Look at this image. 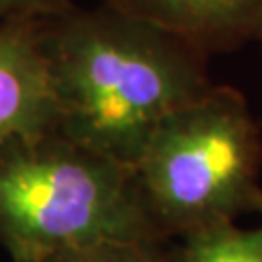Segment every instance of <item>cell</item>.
Listing matches in <instances>:
<instances>
[{
    "label": "cell",
    "instance_id": "7a4b0ae2",
    "mask_svg": "<svg viewBox=\"0 0 262 262\" xmlns=\"http://www.w3.org/2000/svg\"><path fill=\"white\" fill-rule=\"evenodd\" d=\"M107 239L163 243L134 169L58 130L0 140V247L12 262Z\"/></svg>",
    "mask_w": 262,
    "mask_h": 262
},
{
    "label": "cell",
    "instance_id": "6da1fadb",
    "mask_svg": "<svg viewBox=\"0 0 262 262\" xmlns=\"http://www.w3.org/2000/svg\"><path fill=\"white\" fill-rule=\"evenodd\" d=\"M41 43L56 130L132 169L159 124L212 85L206 55L107 2L43 19Z\"/></svg>",
    "mask_w": 262,
    "mask_h": 262
},
{
    "label": "cell",
    "instance_id": "9c48e42d",
    "mask_svg": "<svg viewBox=\"0 0 262 262\" xmlns=\"http://www.w3.org/2000/svg\"><path fill=\"white\" fill-rule=\"evenodd\" d=\"M258 212L262 214V200H260V206H258Z\"/></svg>",
    "mask_w": 262,
    "mask_h": 262
},
{
    "label": "cell",
    "instance_id": "5b68a950",
    "mask_svg": "<svg viewBox=\"0 0 262 262\" xmlns=\"http://www.w3.org/2000/svg\"><path fill=\"white\" fill-rule=\"evenodd\" d=\"M185 39L202 55L262 43V0H103Z\"/></svg>",
    "mask_w": 262,
    "mask_h": 262
},
{
    "label": "cell",
    "instance_id": "8992f818",
    "mask_svg": "<svg viewBox=\"0 0 262 262\" xmlns=\"http://www.w3.org/2000/svg\"><path fill=\"white\" fill-rule=\"evenodd\" d=\"M165 262H262V227L227 224L187 235Z\"/></svg>",
    "mask_w": 262,
    "mask_h": 262
},
{
    "label": "cell",
    "instance_id": "52a82bcc",
    "mask_svg": "<svg viewBox=\"0 0 262 262\" xmlns=\"http://www.w3.org/2000/svg\"><path fill=\"white\" fill-rule=\"evenodd\" d=\"M159 245L161 243L107 239L64 249L41 262H165V254L159 251Z\"/></svg>",
    "mask_w": 262,
    "mask_h": 262
},
{
    "label": "cell",
    "instance_id": "3957f363",
    "mask_svg": "<svg viewBox=\"0 0 262 262\" xmlns=\"http://www.w3.org/2000/svg\"><path fill=\"white\" fill-rule=\"evenodd\" d=\"M262 138L243 95L210 85L151 134L134 175L159 237H187L258 212Z\"/></svg>",
    "mask_w": 262,
    "mask_h": 262
},
{
    "label": "cell",
    "instance_id": "277c9868",
    "mask_svg": "<svg viewBox=\"0 0 262 262\" xmlns=\"http://www.w3.org/2000/svg\"><path fill=\"white\" fill-rule=\"evenodd\" d=\"M41 21L0 26V140L39 136L58 126Z\"/></svg>",
    "mask_w": 262,
    "mask_h": 262
},
{
    "label": "cell",
    "instance_id": "ba28073f",
    "mask_svg": "<svg viewBox=\"0 0 262 262\" xmlns=\"http://www.w3.org/2000/svg\"><path fill=\"white\" fill-rule=\"evenodd\" d=\"M70 6L72 0H0V26L53 18Z\"/></svg>",
    "mask_w": 262,
    "mask_h": 262
}]
</instances>
